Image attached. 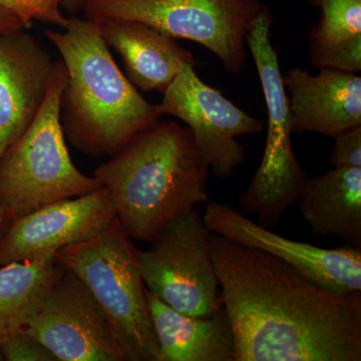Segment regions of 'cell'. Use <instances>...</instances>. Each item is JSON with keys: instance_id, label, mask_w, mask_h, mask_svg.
Returning a JSON list of instances; mask_svg holds the SVG:
<instances>
[{"instance_id": "1", "label": "cell", "mask_w": 361, "mask_h": 361, "mask_svg": "<svg viewBox=\"0 0 361 361\" xmlns=\"http://www.w3.org/2000/svg\"><path fill=\"white\" fill-rule=\"evenodd\" d=\"M234 361H360L361 292L337 294L275 256L211 232Z\"/></svg>"}, {"instance_id": "2", "label": "cell", "mask_w": 361, "mask_h": 361, "mask_svg": "<svg viewBox=\"0 0 361 361\" xmlns=\"http://www.w3.org/2000/svg\"><path fill=\"white\" fill-rule=\"evenodd\" d=\"M130 238L152 242L178 216L208 202L209 168L191 130L159 121L94 171Z\"/></svg>"}, {"instance_id": "3", "label": "cell", "mask_w": 361, "mask_h": 361, "mask_svg": "<svg viewBox=\"0 0 361 361\" xmlns=\"http://www.w3.org/2000/svg\"><path fill=\"white\" fill-rule=\"evenodd\" d=\"M61 30L49 28L44 35L66 66L61 106L66 137L87 155H116L161 116L116 65L99 23L71 16Z\"/></svg>"}, {"instance_id": "4", "label": "cell", "mask_w": 361, "mask_h": 361, "mask_svg": "<svg viewBox=\"0 0 361 361\" xmlns=\"http://www.w3.org/2000/svg\"><path fill=\"white\" fill-rule=\"evenodd\" d=\"M132 240L116 218L92 238L61 248L56 258L92 292L128 361H160L139 249Z\"/></svg>"}, {"instance_id": "5", "label": "cell", "mask_w": 361, "mask_h": 361, "mask_svg": "<svg viewBox=\"0 0 361 361\" xmlns=\"http://www.w3.org/2000/svg\"><path fill=\"white\" fill-rule=\"evenodd\" d=\"M66 70L56 61L47 97L30 127L0 161V203L11 220L102 185L71 161L61 122Z\"/></svg>"}, {"instance_id": "6", "label": "cell", "mask_w": 361, "mask_h": 361, "mask_svg": "<svg viewBox=\"0 0 361 361\" xmlns=\"http://www.w3.org/2000/svg\"><path fill=\"white\" fill-rule=\"evenodd\" d=\"M269 9L259 16L246 37L268 115V130L262 161L239 199L244 213L256 214V222L272 229L296 204L310 176L297 161L292 146V118L283 85L278 52L270 39Z\"/></svg>"}, {"instance_id": "7", "label": "cell", "mask_w": 361, "mask_h": 361, "mask_svg": "<svg viewBox=\"0 0 361 361\" xmlns=\"http://www.w3.org/2000/svg\"><path fill=\"white\" fill-rule=\"evenodd\" d=\"M266 9L260 0H87L82 7L97 23L139 21L201 44L234 75L245 66L247 35Z\"/></svg>"}, {"instance_id": "8", "label": "cell", "mask_w": 361, "mask_h": 361, "mask_svg": "<svg viewBox=\"0 0 361 361\" xmlns=\"http://www.w3.org/2000/svg\"><path fill=\"white\" fill-rule=\"evenodd\" d=\"M210 236L195 208L171 221L137 254L148 291L183 314L207 317L223 308Z\"/></svg>"}, {"instance_id": "9", "label": "cell", "mask_w": 361, "mask_h": 361, "mask_svg": "<svg viewBox=\"0 0 361 361\" xmlns=\"http://www.w3.org/2000/svg\"><path fill=\"white\" fill-rule=\"evenodd\" d=\"M156 108L161 116H175L186 123L209 171L220 179L231 177L245 161V147L237 137L264 129L262 121L205 84L189 65L180 68Z\"/></svg>"}, {"instance_id": "10", "label": "cell", "mask_w": 361, "mask_h": 361, "mask_svg": "<svg viewBox=\"0 0 361 361\" xmlns=\"http://www.w3.org/2000/svg\"><path fill=\"white\" fill-rule=\"evenodd\" d=\"M25 330L58 361H128L106 313L66 268Z\"/></svg>"}, {"instance_id": "11", "label": "cell", "mask_w": 361, "mask_h": 361, "mask_svg": "<svg viewBox=\"0 0 361 361\" xmlns=\"http://www.w3.org/2000/svg\"><path fill=\"white\" fill-rule=\"evenodd\" d=\"M203 221L209 231L275 256L325 290L337 294L361 292V248L345 244L325 249L294 241L216 201L207 204Z\"/></svg>"}, {"instance_id": "12", "label": "cell", "mask_w": 361, "mask_h": 361, "mask_svg": "<svg viewBox=\"0 0 361 361\" xmlns=\"http://www.w3.org/2000/svg\"><path fill=\"white\" fill-rule=\"evenodd\" d=\"M116 218L104 187L14 218L0 237V266L56 257L63 247L92 238Z\"/></svg>"}, {"instance_id": "13", "label": "cell", "mask_w": 361, "mask_h": 361, "mask_svg": "<svg viewBox=\"0 0 361 361\" xmlns=\"http://www.w3.org/2000/svg\"><path fill=\"white\" fill-rule=\"evenodd\" d=\"M54 66L25 30L0 35V161L39 113Z\"/></svg>"}, {"instance_id": "14", "label": "cell", "mask_w": 361, "mask_h": 361, "mask_svg": "<svg viewBox=\"0 0 361 361\" xmlns=\"http://www.w3.org/2000/svg\"><path fill=\"white\" fill-rule=\"evenodd\" d=\"M282 78L289 92L293 133H317L334 139L361 126L360 73L325 68L313 75L294 68Z\"/></svg>"}, {"instance_id": "15", "label": "cell", "mask_w": 361, "mask_h": 361, "mask_svg": "<svg viewBox=\"0 0 361 361\" xmlns=\"http://www.w3.org/2000/svg\"><path fill=\"white\" fill-rule=\"evenodd\" d=\"M99 25L104 42L122 56L130 82L142 92L163 94L183 66H196L191 52L146 23L120 20Z\"/></svg>"}, {"instance_id": "16", "label": "cell", "mask_w": 361, "mask_h": 361, "mask_svg": "<svg viewBox=\"0 0 361 361\" xmlns=\"http://www.w3.org/2000/svg\"><path fill=\"white\" fill-rule=\"evenodd\" d=\"M160 361H234L235 336L224 306L207 317L180 313L148 291Z\"/></svg>"}, {"instance_id": "17", "label": "cell", "mask_w": 361, "mask_h": 361, "mask_svg": "<svg viewBox=\"0 0 361 361\" xmlns=\"http://www.w3.org/2000/svg\"><path fill=\"white\" fill-rule=\"evenodd\" d=\"M296 204L314 234L361 248V167L308 178Z\"/></svg>"}, {"instance_id": "18", "label": "cell", "mask_w": 361, "mask_h": 361, "mask_svg": "<svg viewBox=\"0 0 361 361\" xmlns=\"http://www.w3.org/2000/svg\"><path fill=\"white\" fill-rule=\"evenodd\" d=\"M322 18L310 35V61L320 68L360 73L361 0H307Z\"/></svg>"}, {"instance_id": "19", "label": "cell", "mask_w": 361, "mask_h": 361, "mask_svg": "<svg viewBox=\"0 0 361 361\" xmlns=\"http://www.w3.org/2000/svg\"><path fill=\"white\" fill-rule=\"evenodd\" d=\"M65 270L56 257L0 266V338L27 326Z\"/></svg>"}, {"instance_id": "20", "label": "cell", "mask_w": 361, "mask_h": 361, "mask_svg": "<svg viewBox=\"0 0 361 361\" xmlns=\"http://www.w3.org/2000/svg\"><path fill=\"white\" fill-rule=\"evenodd\" d=\"M0 6L16 16L25 28L35 23L63 28L68 21L63 11V0H0Z\"/></svg>"}, {"instance_id": "21", "label": "cell", "mask_w": 361, "mask_h": 361, "mask_svg": "<svg viewBox=\"0 0 361 361\" xmlns=\"http://www.w3.org/2000/svg\"><path fill=\"white\" fill-rule=\"evenodd\" d=\"M0 350L6 361H58L42 342L25 329L1 337Z\"/></svg>"}, {"instance_id": "22", "label": "cell", "mask_w": 361, "mask_h": 361, "mask_svg": "<svg viewBox=\"0 0 361 361\" xmlns=\"http://www.w3.org/2000/svg\"><path fill=\"white\" fill-rule=\"evenodd\" d=\"M330 163L334 168L361 167V126L334 137Z\"/></svg>"}, {"instance_id": "23", "label": "cell", "mask_w": 361, "mask_h": 361, "mask_svg": "<svg viewBox=\"0 0 361 361\" xmlns=\"http://www.w3.org/2000/svg\"><path fill=\"white\" fill-rule=\"evenodd\" d=\"M26 30L21 21L13 13L0 6V35Z\"/></svg>"}, {"instance_id": "24", "label": "cell", "mask_w": 361, "mask_h": 361, "mask_svg": "<svg viewBox=\"0 0 361 361\" xmlns=\"http://www.w3.org/2000/svg\"><path fill=\"white\" fill-rule=\"evenodd\" d=\"M87 0H63V8L70 11V13H77L80 9H82Z\"/></svg>"}, {"instance_id": "25", "label": "cell", "mask_w": 361, "mask_h": 361, "mask_svg": "<svg viewBox=\"0 0 361 361\" xmlns=\"http://www.w3.org/2000/svg\"><path fill=\"white\" fill-rule=\"evenodd\" d=\"M11 221V216L8 215L6 208H4V207L1 205V203H0V237L4 234V230L6 229V227L8 226Z\"/></svg>"}, {"instance_id": "26", "label": "cell", "mask_w": 361, "mask_h": 361, "mask_svg": "<svg viewBox=\"0 0 361 361\" xmlns=\"http://www.w3.org/2000/svg\"><path fill=\"white\" fill-rule=\"evenodd\" d=\"M1 360H4V356H2L1 350H0V361H1Z\"/></svg>"}]
</instances>
